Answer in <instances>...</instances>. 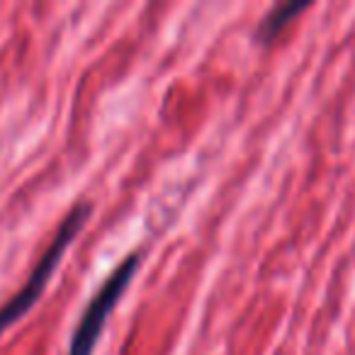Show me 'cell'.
<instances>
[{"mask_svg":"<svg viewBox=\"0 0 355 355\" xmlns=\"http://www.w3.org/2000/svg\"><path fill=\"white\" fill-rule=\"evenodd\" d=\"M141 253H129L117 268H114L112 275L105 280V285L95 292V297L90 300V304L85 306L83 316H80L78 326H76L73 336H71L69 353L66 355H93L95 345H98L103 329L110 319V311L114 309L119 300H122L124 290L129 287V282L134 280L139 266H141Z\"/></svg>","mask_w":355,"mask_h":355,"instance_id":"cell-2","label":"cell"},{"mask_svg":"<svg viewBox=\"0 0 355 355\" xmlns=\"http://www.w3.org/2000/svg\"><path fill=\"white\" fill-rule=\"evenodd\" d=\"M306 8H309V3H282V6L272 8V10L266 15V20L261 22V27H258V32H256L258 42L270 44V42L275 40V37L280 35L297 15H302Z\"/></svg>","mask_w":355,"mask_h":355,"instance_id":"cell-3","label":"cell"},{"mask_svg":"<svg viewBox=\"0 0 355 355\" xmlns=\"http://www.w3.org/2000/svg\"><path fill=\"white\" fill-rule=\"evenodd\" d=\"M88 217H90V205L83 202V205H76V207L69 212V217L61 222V227L56 229L54 241L49 243V248L44 251L42 261L37 263V268L32 270V275H30V280L25 282V287H22L8 304L0 306V336L6 334V329L10 324H15L17 319H22V316L32 309V304L42 297L46 282L51 280V275L56 272V266H59L61 258H64L66 248H69L71 241L78 236V232L83 229V224L88 222Z\"/></svg>","mask_w":355,"mask_h":355,"instance_id":"cell-1","label":"cell"}]
</instances>
